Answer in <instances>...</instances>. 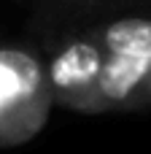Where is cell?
Returning <instances> with one entry per match:
<instances>
[{
  "label": "cell",
  "instance_id": "6da1fadb",
  "mask_svg": "<svg viewBox=\"0 0 151 154\" xmlns=\"http://www.w3.org/2000/svg\"><path fill=\"white\" fill-rule=\"evenodd\" d=\"M54 100L49 73L24 49H0V146H16L41 133Z\"/></svg>",
  "mask_w": 151,
  "mask_h": 154
},
{
  "label": "cell",
  "instance_id": "7a4b0ae2",
  "mask_svg": "<svg viewBox=\"0 0 151 154\" xmlns=\"http://www.w3.org/2000/svg\"><path fill=\"white\" fill-rule=\"evenodd\" d=\"M105 57H108V51L95 41V35L65 43L54 54V60L46 70L54 100H59L62 106H68L73 111L92 114V100H95V89H97Z\"/></svg>",
  "mask_w": 151,
  "mask_h": 154
},
{
  "label": "cell",
  "instance_id": "3957f363",
  "mask_svg": "<svg viewBox=\"0 0 151 154\" xmlns=\"http://www.w3.org/2000/svg\"><path fill=\"white\" fill-rule=\"evenodd\" d=\"M151 106V57L108 54L92 100V114H116Z\"/></svg>",
  "mask_w": 151,
  "mask_h": 154
},
{
  "label": "cell",
  "instance_id": "277c9868",
  "mask_svg": "<svg viewBox=\"0 0 151 154\" xmlns=\"http://www.w3.org/2000/svg\"><path fill=\"white\" fill-rule=\"evenodd\" d=\"M95 41L108 54L124 57H151V19L149 16H124L97 27Z\"/></svg>",
  "mask_w": 151,
  "mask_h": 154
}]
</instances>
